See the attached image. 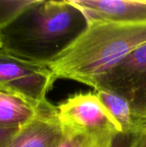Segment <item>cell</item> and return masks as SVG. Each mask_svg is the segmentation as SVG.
<instances>
[{
    "instance_id": "ba28073f",
    "label": "cell",
    "mask_w": 146,
    "mask_h": 147,
    "mask_svg": "<svg viewBox=\"0 0 146 147\" xmlns=\"http://www.w3.org/2000/svg\"><path fill=\"white\" fill-rule=\"evenodd\" d=\"M40 105L0 87V127H22L34 117Z\"/></svg>"
},
{
    "instance_id": "8fae6325",
    "label": "cell",
    "mask_w": 146,
    "mask_h": 147,
    "mask_svg": "<svg viewBox=\"0 0 146 147\" xmlns=\"http://www.w3.org/2000/svg\"><path fill=\"white\" fill-rule=\"evenodd\" d=\"M115 136L109 135V134H103V135L77 137L74 138L75 139L74 147H111Z\"/></svg>"
},
{
    "instance_id": "9c48e42d",
    "label": "cell",
    "mask_w": 146,
    "mask_h": 147,
    "mask_svg": "<svg viewBox=\"0 0 146 147\" xmlns=\"http://www.w3.org/2000/svg\"><path fill=\"white\" fill-rule=\"evenodd\" d=\"M96 93L120 124L122 133L139 135L146 132V119L134 112L126 99L108 90H96Z\"/></svg>"
},
{
    "instance_id": "e0dca14e",
    "label": "cell",
    "mask_w": 146,
    "mask_h": 147,
    "mask_svg": "<svg viewBox=\"0 0 146 147\" xmlns=\"http://www.w3.org/2000/svg\"><path fill=\"white\" fill-rule=\"evenodd\" d=\"M142 1H143L144 3H146V0H142Z\"/></svg>"
},
{
    "instance_id": "5b68a950",
    "label": "cell",
    "mask_w": 146,
    "mask_h": 147,
    "mask_svg": "<svg viewBox=\"0 0 146 147\" xmlns=\"http://www.w3.org/2000/svg\"><path fill=\"white\" fill-rule=\"evenodd\" d=\"M47 66L34 64L0 50V87L40 105L56 81Z\"/></svg>"
},
{
    "instance_id": "2e32d148",
    "label": "cell",
    "mask_w": 146,
    "mask_h": 147,
    "mask_svg": "<svg viewBox=\"0 0 146 147\" xmlns=\"http://www.w3.org/2000/svg\"><path fill=\"white\" fill-rule=\"evenodd\" d=\"M2 47V37H1V29H0V49Z\"/></svg>"
},
{
    "instance_id": "5bb4252c",
    "label": "cell",
    "mask_w": 146,
    "mask_h": 147,
    "mask_svg": "<svg viewBox=\"0 0 146 147\" xmlns=\"http://www.w3.org/2000/svg\"><path fill=\"white\" fill-rule=\"evenodd\" d=\"M131 147H146V132L138 135Z\"/></svg>"
},
{
    "instance_id": "30bf717a",
    "label": "cell",
    "mask_w": 146,
    "mask_h": 147,
    "mask_svg": "<svg viewBox=\"0 0 146 147\" xmlns=\"http://www.w3.org/2000/svg\"><path fill=\"white\" fill-rule=\"evenodd\" d=\"M32 0H0V29L9 24L18 15L30 4Z\"/></svg>"
},
{
    "instance_id": "4fadbf2b",
    "label": "cell",
    "mask_w": 146,
    "mask_h": 147,
    "mask_svg": "<svg viewBox=\"0 0 146 147\" xmlns=\"http://www.w3.org/2000/svg\"><path fill=\"white\" fill-rule=\"evenodd\" d=\"M19 128L0 127V147H6Z\"/></svg>"
},
{
    "instance_id": "277c9868",
    "label": "cell",
    "mask_w": 146,
    "mask_h": 147,
    "mask_svg": "<svg viewBox=\"0 0 146 147\" xmlns=\"http://www.w3.org/2000/svg\"><path fill=\"white\" fill-rule=\"evenodd\" d=\"M94 89L121 96L138 115L146 119V44L116 64L99 79Z\"/></svg>"
},
{
    "instance_id": "7c38bea8",
    "label": "cell",
    "mask_w": 146,
    "mask_h": 147,
    "mask_svg": "<svg viewBox=\"0 0 146 147\" xmlns=\"http://www.w3.org/2000/svg\"><path fill=\"white\" fill-rule=\"evenodd\" d=\"M137 136L138 135L120 133L114 137L111 147H131Z\"/></svg>"
},
{
    "instance_id": "52a82bcc",
    "label": "cell",
    "mask_w": 146,
    "mask_h": 147,
    "mask_svg": "<svg viewBox=\"0 0 146 147\" xmlns=\"http://www.w3.org/2000/svg\"><path fill=\"white\" fill-rule=\"evenodd\" d=\"M91 22H137L146 21L142 0H70Z\"/></svg>"
},
{
    "instance_id": "3957f363",
    "label": "cell",
    "mask_w": 146,
    "mask_h": 147,
    "mask_svg": "<svg viewBox=\"0 0 146 147\" xmlns=\"http://www.w3.org/2000/svg\"><path fill=\"white\" fill-rule=\"evenodd\" d=\"M65 135L77 138L91 135H117L122 129L96 93L79 92L57 106Z\"/></svg>"
},
{
    "instance_id": "9a60e30c",
    "label": "cell",
    "mask_w": 146,
    "mask_h": 147,
    "mask_svg": "<svg viewBox=\"0 0 146 147\" xmlns=\"http://www.w3.org/2000/svg\"><path fill=\"white\" fill-rule=\"evenodd\" d=\"M75 146V139L66 136L64 134L63 139L59 142L57 147H74Z\"/></svg>"
},
{
    "instance_id": "7a4b0ae2",
    "label": "cell",
    "mask_w": 146,
    "mask_h": 147,
    "mask_svg": "<svg viewBox=\"0 0 146 147\" xmlns=\"http://www.w3.org/2000/svg\"><path fill=\"white\" fill-rule=\"evenodd\" d=\"M146 44V21L91 22L49 65L56 79L96 87L99 79L138 47Z\"/></svg>"
},
{
    "instance_id": "8992f818",
    "label": "cell",
    "mask_w": 146,
    "mask_h": 147,
    "mask_svg": "<svg viewBox=\"0 0 146 147\" xmlns=\"http://www.w3.org/2000/svg\"><path fill=\"white\" fill-rule=\"evenodd\" d=\"M63 136L57 107L46 101L40 105L34 117L18 129L6 147H57Z\"/></svg>"
},
{
    "instance_id": "6da1fadb",
    "label": "cell",
    "mask_w": 146,
    "mask_h": 147,
    "mask_svg": "<svg viewBox=\"0 0 146 147\" xmlns=\"http://www.w3.org/2000/svg\"><path fill=\"white\" fill-rule=\"evenodd\" d=\"M87 26L83 13L70 0H32L1 28L0 50L48 67Z\"/></svg>"
}]
</instances>
